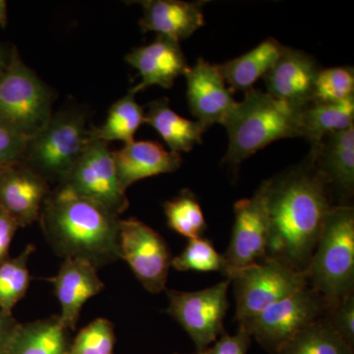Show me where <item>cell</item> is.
<instances>
[{
    "label": "cell",
    "mask_w": 354,
    "mask_h": 354,
    "mask_svg": "<svg viewBox=\"0 0 354 354\" xmlns=\"http://www.w3.org/2000/svg\"><path fill=\"white\" fill-rule=\"evenodd\" d=\"M308 285L334 304L354 293V209L335 205L306 271Z\"/></svg>",
    "instance_id": "5b68a950"
},
{
    "label": "cell",
    "mask_w": 354,
    "mask_h": 354,
    "mask_svg": "<svg viewBox=\"0 0 354 354\" xmlns=\"http://www.w3.org/2000/svg\"><path fill=\"white\" fill-rule=\"evenodd\" d=\"M120 220L64 185L51 189L39 218L53 252L64 259L87 261L97 269L120 259Z\"/></svg>",
    "instance_id": "7a4b0ae2"
},
{
    "label": "cell",
    "mask_w": 354,
    "mask_h": 354,
    "mask_svg": "<svg viewBox=\"0 0 354 354\" xmlns=\"http://www.w3.org/2000/svg\"><path fill=\"white\" fill-rule=\"evenodd\" d=\"M18 228L19 225L0 208V263L10 257L9 250Z\"/></svg>",
    "instance_id": "e575fe53"
},
{
    "label": "cell",
    "mask_w": 354,
    "mask_h": 354,
    "mask_svg": "<svg viewBox=\"0 0 354 354\" xmlns=\"http://www.w3.org/2000/svg\"><path fill=\"white\" fill-rule=\"evenodd\" d=\"M55 100V92L23 62L13 46L0 76V128L32 138L50 121Z\"/></svg>",
    "instance_id": "8992f818"
},
{
    "label": "cell",
    "mask_w": 354,
    "mask_h": 354,
    "mask_svg": "<svg viewBox=\"0 0 354 354\" xmlns=\"http://www.w3.org/2000/svg\"><path fill=\"white\" fill-rule=\"evenodd\" d=\"M252 337L245 330L239 328V332L234 335L223 333L213 346L202 351L194 353H174V354H247L251 346Z\"/></svg>",
    "instance_id": "d6a6232c"
},
{
    "label": "cell",
    "mask_w": 354,
    "mask_h": 354,
    "mask_svg": "<svg viewBox=\"0 0 354 354\" xmlns=\"http://www.w3.org/2000/svg\"><path fill=\"white\" fill-rule=\"evenodd\" d=\"M113 153L118 180L125 192L142 179L176 171L183 164L180 153L167 151L153 141L134 140Z\"/></svg>",
    "instance_id": "d6986e66"
},
{
    "label": "cell",
    "mask_w": 354,
    "mask_h": 354,
    "mask_svg": "<svg viewBox=\"0 0 354 354\" xmlns=\"http://www.w3.org/2000/svg\"><path fill=\"white\" fill-rule=\"evenodd\" d=\"M269 220L268 257L306 272L324 221L333 206L329 184L311 155L265 180Z\"/></svg>",
    "instance_id": "6da1fadb"
},
{
    "label": "cell",
    "mask_w": 354,
    "mask_h": 354,
    "mask_svg": "<svg viewBox=\"0 0 354 354\" xmlns=\"http://www.w3.org/2000/svg\"><path fill=\"white\" fill-rule=\"evenodd\" d=\"M88 113L80 106H66L53 113L50 121L28 139L21 164L46 179L62 185L93 141Z\"/></svg>",
    "instance_id": "277c9868"
},
{
    "label": "cell",
    "mask_w": 354,
    "mask_h": 354,
    "mask_svg": "<svg viewBox=\"0 0 354 354\" xmlns=\"http://www.w3.org/2000/svg\"><path fill=\"white\" fill-rule=\"evenodd\" d=\"M69 330L59 315L20 323L14 330L4 354H67Z\"/></svg>",
    "instance_id": "44dd1931"
},
{
    "label": "cell",
    "mask_w": 354,
    "mask_h": 354,
    "mask_svg": "<svg viewBox=\"0 0 354 354\" xmlns=\"http://www.w3.org/2000/svg\"><path fill=\"white\" fill-rule=\"evenodd\" d=\"M140 19L142 31L156 32L177 41L189 38L204 26L203 6L206 1L183 0H145Z\"/></svg>",
    "instance_id": "ffe728a7"
},
{
    "label": "cell",
    "mask_w": 354,
    "mask_h": 354,
    "mask_svg": "<svg viewBox=\"0 0 354 354\" xmlns=\"http://www.w3.org/2000/svg\"><path fill=\"white\" fill-rule=\"evenodd\" d=\"M13 46H8L6 44L0 43V76L3 73L7 65L10 62L12 55Z\"/></svg>",
    "instance_id": "8d00e7d4"
},
{
    "label": "cell",
    "mask_w": 354,
    "mask_h": 354,
    "mask_svg": "<svg viewBox=\"0 0 354 354\" xmlns=\"http://www.w3.org/2000/svg\"><path fill=\"white\" fill-rule=\"evenodd\" d=\"M51 189L46 179L21 162L0 171V208L19 227L39 221L41 206Z\"/></svg>",
    "instance_id": "9a60e30c"
},
{
    "label": "cell",
    "mask_w": 354,
    "mask_h": 354,
    "mask_svg": "<svg viewBox=\"0 0 354 354\" xmlns=\"http://www.w3.org/2000/svg\"><path fill=\"white\" fill-rule=\"evenodd\" d=\"M125 60L141 77L135 86L138 92L152 86L171 88L189 67L179 41L160 35L152 43L130 51Z\"/></svg>",
    "instance_id": "2e32d148"
},
{
    "label": "cell",
    "mask_w": 354,
    "mask_h": 354,
    "mask_svg": "<svg viewBox=\"0 0 354 354\" xmlns=\"http://www.w3.org/2000/svg\"><path fill=\"white\" fill-rule=\"evenodd\" d=\"M145 123L153 127L169 146L171 152H190L202 143L207 128L199 121L184 118L172 111L167 97L149 102L145 109Z\"/></svg>",
    "instance_id": "7402d4cb"
},
{
    "label": "cell",
    "mask_w": 354,
    "mask_h": 354,
    "mask_svg": "<svg viewBox=\"0 0 354 354\" xmlns=\"http://www.w3.org/2000/svg\"><path fill=\"white\" fill-rule=\"evenodd\" d=\"M120 256L149 292L167 290L171 254L162 235L152 227L134 218L120 220Z\"/></svg>",
    "instance_id": "8fae6325"
},
{
    "label": "cell",
    "mask_w": 354,
    "mask_h": 354,
    "mask_svg": "<svg viewBox=\"0 0 354 354\" xmlns=\"http://www.w3.org/2000/svg\"><path fill=\"white\" fill-rule=\"evenodd\" d=\"M265 193L264 181L252 197L235 203L232 239L223 255L227 279L268 257L269 220Z\"/></svg>",
    "instance_id": "7c38bea8"
},
{
    "label": "cell",
    "mask_w": 354,
    "mask_h": 354,
    "mask_svg": "<svg viewBox=\"0 0 354 354\" xmlns=\"http://www.w3.org/2000/svg\"><path fill=\"white\" fill-rule=\"evenodd\" d=\"M320 70L315 58L308 53L285 46L264 77L267 93L302 111L313 102L314 85Z\"/></svg>",
    "instance_id": "5bb4252c"
},
{
    "label": "cell",
    "mask_w": 354,
    "mask_h": 354,
    "mask_svg": "<svg viewBox=\"0 0 354 354\" xmlns=\"http://www.w3.org/2000/svg\"><path fill=\"white\" fill-rule=\"evenodd\" d=\"M354 97L339 102H311L300 111L301 138L311 146L328 136L353 127Z\"/></svg>",
    "instance_id": "cb8c5ba5"
},
{
    "label": "cell",
    "mask_w": 354,
    "mask_h": 354,
    "mask_svg": "<svg viewBox=\"0 0 354 354\" xmlns=\"http://www.w3.org/2000/svg\"><path fill=\"white\" fill-rule=\"evenodd\" d=\"M230 279L205 290L178 291L165 290L169 307L165 310L189 335L196 351L208 348L225 333L223 320L230 302L227 291Z\"/></svg>",
    "instance_id": "9c48e42d"
},
{
    "label": "cell",
    "mask_w": 354,
    "mask_h": 354,
    "mask_svg": "<svg viewBox=\"0 0 354 354\" xmlns=\"http://www.w3.org/2000/svg\"><path fill=\"white\" fill-rule=\"evenodd\" d=\"M283 48L285 46L276 39L269 38L248 53L218 67L230 90L247 93L274 66Z\"/></svg>",
    "instance_id": "603a6c76"
},
{
    "label": "cell",
    "mask_w": 354,
    "mask_h": 354,
    "mask_svg": "<svg viewBox=\"0 0 354 354\" xmlns=\"http://www.w3.org/2000/svg\"><path fill=\"white\" fill-rule=\"evenodd\" d=\"M314 164L342 200V206H351L354 193V125L324 137L311 147ZM333 198V197H332Z\"/></svg>",
    "instance_id": "ac0fdd59"
},
{
    "label": "cell",
    "mask_w": 354,
    "mask_h": 354,
    "mask_svg": "<svg viewBox=\"0 0 354 354\" xmlns=\"http://www.w3.org/2000/svg\"><path fill=\"white\" fill-rule=\"evenodd\" d=\"M62 185L118 216L129 207L127 192L118 180L113 153L104 142H91Z\"/></svg>",
    "instance_id": "30bf717a"
},
{
    "label": "cell",
    "mask_w": 354,
    "mask_h": 354,
    "mask_svg": "<svg viewBox=\"0 0 354 354\" xmlns=\"http://www.w3.org/2000/svg\"><path fill=\"white\" fill-rule=\"evenodd\" d=\"M323 319L354 348V293L330 304Z\"/></svg>",
    "instance_id": "1f68e13d"
},
{
    "label": "cell",
    "mask_w": 354,
    "mask_h": 354,
    "mask_svg": "<svg viewBox=\"0 0 354 354\" xmlns=\"http://www.w3.org/2000/svg\"><path fill=\"white\" fill-rule=\"evenodd\" d=\"M183 76L187 85L188 106L197 121L207 129L214 124L223 125L237 102L218 65L199 58L194 66L188 67Z\"/></svg>",
    "instance_id": "4fadbf2b"
},
{
    "label": "cell",
    "mask_w": 354,
    "mask_h": 354,
    "mask_svg": "<svg viewBox=\"0 0 354 354\" xmlns=\"http://www.w3.org/2000/svg\"><path fill=\"white\" fill-rule=\"evenodd\" d=\"M18 324L13 315H8L0 309V354L6 353L7 344Z\"/></svg>",
    "instance_id": "d590c367"
},
{
    "label": "cell",
    "mask_w": 354,
    "mask_h": 354,
    "mask_svg": "<svg viewBox=\"0 0 354 354\" xmlns=\"http://www.w3.org/2000/svg\"><path fill=\"white\" fill-rule=\"evenodd\" d=\"M328 307L327 299L308 285L239 324V328L255 337L266 351L276 354L300 330L322 319Z\"/></svg>",
    "instance_id": "52a82bcc"
},
{
    "label": "cell",
    "mask_w": 354,
    "mask_h": 354,
    "mask_svg": "<svg viewBox=\"0 0 354 354\" xmlns=\"http://www.w3.org/2000/svg\"><path fill=\"white\" fill-rule=\"evenodd\" d=\"M354 97L353 67L321 68L314 85V102H339Z\"/></svg>",
    "instance_id": "f546056e"
},
{
    "label": "cell",
    "mask_w": 354,
    "mask_h": 354,
    "mask_svg": "<svg viewBox=\"0 0 354 354\" xmlns=\"http://www.w3.org/2000/svg\"><path fill=\"white\" fill-rule=\"evenodd\" d=\"M228 279L234 285L235 321L239 324L259 315L268 307L308 286L306 272H298L270 257L234 272Z\"/></svg>",
    "instance_id": "ba28073f"
},
{
    "label": "cell",
    "mask_w": 354,
    "mask_h": 354,
    "mask_svg": "<svg viewBox=\"0 0 354 354\" xmlns=\"http://www.w3.org/2000/svg\"><path fill=\"white\" fill-rule=\"evenodd\" d=\"M167 225L186 239L202 237L207 228L201 206L191 191L184 189L164 205Z\"/></svg>",
    "instance_id": "83f0119b"
},
{
    "label": "cell",
    "mask_w": 354,
    "mask_h": 354,
    "mask_svg": "<svg viewBox=\"0 0 354 354\" xmlns=\"http://www.w3.org/2000/svg\"><path fill=\"white\" fill-rule=\"evenodd\" d=\"M171 267L177 271L220 272L225 274V261L208 239H190L181 254L172 258Z\"/></svg>",
    "instance_id": "f1b7e54d"
},
{
    "label": "cell",
    "mask_w": 354,
    "mask_h": 354,
    "mask_svg": "<svg viewBox=\"0 0 354 354\" xmlns=\"http://www.w3.org/2000/svg\"><path fill=\"white\" fill-rule=\"evenodd\" d=\"M62 306L60 320L74 330L83 306L104 290V283L94 265L81 259H64L55 277L48 279Z\"/></svg>",
    "instance_id": "e0dca14e"
},
{
    "label": "cell",
    "mask_w": 354,
    "mask_h": 354,
    "mask_svg": "<svg viewBox=\"0 0 354 354\" xmlns=\"http://www.w3.org/2000/svg\"><path fill=\"white\" fill-rule=\"evenodd\" d=\"M35 251L36 247L28 244L19 255L0 263V309L8 315H13L14 307L29 290L31 277L28 262Z\"/></svg>",
    "instance_id": "4316f807"
},
{
    "label": "cell",
    "mask_w": 354,
    "mask_h": 354,
    "mask_svg": "<svg viewBox=\"0 0 354 354\" xmlns=\"http://www.w3.org/2000/svg\"><path fill=\"white\" fill-rule=\"evenodd\" d=\"M276 354H354V348L322 318L300 330Z\"/></svg>",
    "instance_id": "484cf974"
},
{
    "label": "cell",
    "mask_w": 354,
    "mask_h": 354,
    "mask_svg": "<svg viewBox=\"0 0 354 354\" xmlns=\"http://www.w3.org/2000/svg\"><path fill=\"white\" fill-rule=\"evenodd\" d=\"M115 342L113 324L109 319L97 318L70 342L67 354H113Z\"/></svg>",
    "instance_id": "4dcf8cb0"
},
{
    "label": "cell",
    "mask_w": 354,
    "mask_h": 354,
    "mask_svg": "<svg viewBox=\"0 0 354 354\" xmlns=\"http://www.w3.org/2000/svg\"><path fill=\"white\" fill-rule=\"evenodd\" d=\"M7 20V2L6 0H0V27L6 28Z\"/></svg>",
    "instance_id": "74e56055"
},
{
    "label": "cell",
    "mask_w": 354,
    "mask_h": 354,
    "mask_svg": "<svg viewBox=\"0 0 354 354\" xmlns=\"http://www.w3.org/2000/svg\"><path fill=\"white\" fill-rule=\"evenodd\" d=\"M28 139L0 128V171L22 162Z\"/></svg>",
    "instance_id": "836d02e7"
},
{
    "label": "cell",
    "mask_w": 354,
    "mask_h": 354,
    "mask_svg": "<svg viewBox=\"0 0 354 354\" xmlns=\"http://www.w3.org/2000/svg\"><path fill=\"white\" fill-rule=\"evenodd\" d=\"M138 91L133 87L124 97L114 102L109 109L108 116L99 127L91 128L93 141L104 143L121 141L128 144L134 141L140 127L145 123V108L135 100Z\"/></svg>",
    "instance_id": "d4e9b609"
},
{
    "label": "cell",
    "mask_w": 354,
    "mask_h": 354,
    "mask_svg": "<svg viewBox=\"0 0 354 354\" xmlns=\"http://www.w3.org/2000/svg\"><path fill=\"white\" fill-rule=\"evenodd\" d=\"M300 111L258 88L245 93L223 125L230 139L223 162L239 165L272 142L301 137Z\"/></svg>",
    "instance_id": "3957f363"
}]
</instances>
